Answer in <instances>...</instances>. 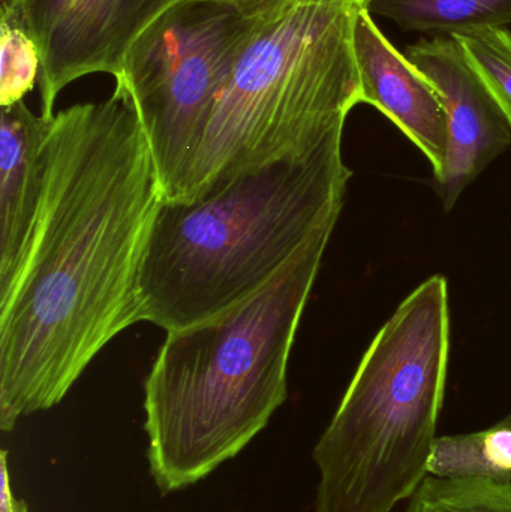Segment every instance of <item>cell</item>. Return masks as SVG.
<instances>
[{
  "instance_id": "cell-9",
  "label": "cell",
  "mask_w": 511,
  "mask_h": 512,
  "mask_svg": "<svg viewBox=\"0 0 511 512\" xmlns=\"http://www.w3.org/2000/svg\"><path fill=\"white\" fill-rule=\"evenodd\" d=\"M353 38L362 104L372 105L392 120L438 173L446 162L449 131L437 89L393 47L368 8L354 12Z\"/></svg>"
},
{
  "instance_id": "cell-11",
  "label": "cell",
  "mask_w": 511,
  "mask_h": 512,
  "mask_svg": "<svg viewBox=\"0 0 511 512\" xmlns=\"http://www.w3.org/2000/svg\"><path fill=\"white\" fill-rule=\"evenodd\" d=\"M428 474L452 480L511 484V415L480 432L437 436Z\"/></svg>"
},
{
  "instance_id": "cell-14",
  "label": "cell",
  "mask_w": 511,
  "mask_h": 512,
  "mask_svg": "<svg viewBox=\"0 0 511 512\" xmlns=\"http://www.w3.org/2000/svg\"><path fill=\"white\" fill-rule=\"evenodd\" d=\"M41 51L35 39L3 3L0 18V105L24 101L41 75Z\"/></svg>"
},
{
  "instance_id": "cell-12",
  "label": "cell",
  "mask_w": 511,
  "mask_h": 512,
  "mask_svg": "<svg viewBox=\"0 0 511 512\" xmlns=\"http://www.w3.org/2000/svg\"><path fill=\"white\" fill-rule=\"evenodd\" d=\"M368 11L402 30L446 36L511 24V0H372Z\"/></svg>"
},
{
  "instance_id": "cell-8",
  "label": "cell",
  "mask_w": 511,
  "mask_h": 512,
  "mask_svg": "<svg viewBox=\"0 0 511 512\" xmlns=\"http://www.w3.org/2000/svg\"><path fill=\"white\" fill-rule=\"evenodd\" d=\"M407 59L437 89L446 111L449 149L434 188L444 209L506 152L511 123L455 36L422 38L407 48Z\"/></svg>"
},
{
  "instance_id": "cell-18",
  "label": "cell",
  "mask_w": 511,
  "mask_h": 512,
  "mask_svg": "<svg viewBox=\"0 0 511 512\" xmlns=\"http://www.w3.org/2000/svg\"><path fill=\"white\" fill-rule=\"evenodd\" d=\"M231 2H252V0H231Z\"/></svg>"
},
{
  "instance_id": "cell-13",
  "label": "cell",
  "mask_w": 511,
  "mask_h": 512,
  "mask_svg": "<svg viewBox=\"0 0 511 512\" xmlns=\"http://www.w3.org/2000/svg\"><path fill=\"white\" fill-rule=\"evenodd\" d=\"M404 512H511V484L428 475Z\"/></svg>"
},
{
  "instance_id": "cell-7",
  "label": "cell",
  "mask_w": 511,
  "mask_h": 512,
  "mask_svg": "<svg viewBox=\"0 0 511 512\" xmlns=\"http://www.w3.org/2000/svg\"><path fill=\"white\" fill-rule=\"evenodd\" d=\"M179 0H8L41 51V116L68 84L90 74H122L138 35Z\"/></svg>"
},
{
  "instance_id": "cell-6",
  "label": "cell",
  "mask_w": 511,
  "mask_h": 512,
  "mask_svg": "<svg viewBox=\"0 0 511 512\" xmlns=\"http://www.w3.org/2000/svg\"><path fill=\"white\" fill-rule=\"evenodd\" d=\"M281 0H179L123 60L164 201L176 200L216 96L249 39Z\"/></svg>"
},
{
  "instance_id": "cell-3",
  "label": "cell",
  "mask_w": 511,
  "mask_h": 512,
  "mask_svg": "<svg viewBox=\"0 0 511 512\" xmlns=\"http://www.w3.org/2000/svg\"><path fill=\"white\" fill-rule=\"evenodd\" d=\"M336 225L312 237L254 297L168 331L144 384L149 468L159 492L188 489L242 453L288 396V361Z\"/></svg>"
},
{
  "instance_id": "cell-5",
  "label": "cell",
  "mask_w": 511,
  "mask_h": 512,
  "mask_svg": "<svg viewBox=\"0 0 511 512\" xmlns=\"http://www.w3.org/2000/svg\"><path fill=\"white\" fill-rule=\"evenodd\" d=\"M356 9L293 0L273 8L216 96L173 201L194 200L245 168L344 131L362 104Z\"/></svg>"
},
{
  "instance_id": "cell-17",
  "label": "cell",
  "mask_w": 511,
  "mask_h": 512,
  "mask_svg": "<svg viewBox=\"0 0 511 512\" xmlns=\"http://www.w3.org/2000/svg\"><path fill=\"white\" fill-rule=\"evenodd\" d=\"M296 3H305V5H330V6H348V8H368L372 0H293Z\"/></svg>"
},
{
  "instance_id": "cell-4",
  "label": "cell",
  "mask_w": 511,
  "mask_h": 512,
  "mask_svg": "<svg viewBox=\"0 0 511 512\" xmlns=\"http://www.w3.org/2000/svg\"><path fill=\"white\" fill-rule=\"evenodd\" d=\"M450 357L449 283L417 286L366 349L312 459L314 512H392L428 477Z\"/></svg>"
},
{
  "instance_id": "cell-10",
  "label": "cell",
  "mask_w": 511,
  "mask_h": 512,
  "mask_svg": "<svg viewBox=\"0 0 511 512\" xmlns=\"http://www.w3.org/2000/svg\"><path fill=\"white\" fill-rule=\"evenodd\" d=\"M53 119L36 116L24 101L2 107L0 297L17 277L38 224L45 186L44 143Z\"/></svg>"
},
{
  "instance_id": "cell-15",
  "label": "cell",
  "mask_w": 511,
  "mask_h": 512,
  "mask_svg": "<svg viewBox=\"0 0 511 512\" xmlns=\"http://www.w3.org/2000/svg\"><path fill=\"white\" fill-rule=\"evenodd\" d=\"M511 123V32L486 27L453 35Z\"/></svg>"
},
{
  "instance_id": "cell-1",
  "label": "cell",
  "mask_w": 511,
  "mask_h": 512,
  "mask_svg": "<svg viewBox=\"0 0 511 512\" xmlns=\"http://www.w3.org/2000/svg\"><path fill=\"white\" fill-rule=\"evenodd\" d=\"M41 213L0 297V429L59 405L93 358L141 318L140 277L164 201L123 78L72 105L44 143Z\"/></svg>"
},
{
  "instance_id": "cell-2",
  "label": "cell",
  "mask_w": 511,
  "mask_h": 512,
  "mask_svg": "<svg viewBox=\"0 0 511 512\" xmlns=\"http://www.w3.org/2000/svg\"><path fill=\"white\" fill-rule=\"evenodd\" d=\"M344 131L245 168L191 201H162L140 277L141 318L203 324L266 288L327 225L353 171Z\"/></svg>"
},
{
  "instance_id": "cell-16",
  "label": "cell",
  "mask_w": 511,
  "mask_h": 512,
  "mask_svg": "<svg viewBox=\"0 0 511 512\" xmlns=\"http://www.w3.org/2000/svg\"><path fill=\"white\" fill-rule=\"evenodd\" d=\"M0 512H27L26 502L17 499L12 490L6 450L0 453Z\"/></svg>"
}]
</instances>
